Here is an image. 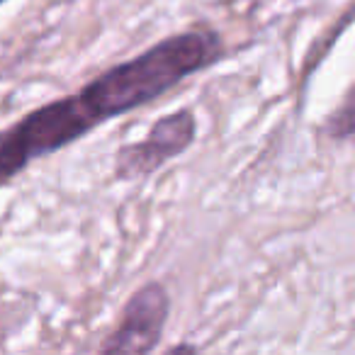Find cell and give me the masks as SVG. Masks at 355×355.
Returning a JSON list of instances; mask_svg holds the SVG:
<instances>
[{"mask_svg": "<svg viewBox=\"0 0 355 355\" xmlns=\"http://www.w3.org/2000/svg\"><path fill=\"white\" fill-rule=\"evenodd\" d=\"M198 139V117L183 107L158 117L139 141L124 144L114 153V178L132 183L161 171L173 158L183 156Z\"/></svg>", "mask_w": 355, "mask_h": 355, "instance_id": "obj_3", "label": "cell"}, {"mask_svg": "<svg viewBox=\"0 0 355 355\" xmlns=\"http://www.w3.org/2000/svg\"><path fill=\"white\" fill-rule=\"evenodd\" d=\"M324 134L331 139H338V141L355 139V80L345 90L343 98H340L338 107L324 122Z\"/></svg>", "mask_w": 355, "mask_h": 355, "instance_id": "obj_5", "label": "cell"}, {"mask_svg": "<svg viewBox=\"0 0 355 355\" xmlns=\"http://www.w3.org/2000/svg\"><path fill=\"white\" fill-rule=\"evenodd\" d=\"M95 127L100 122L80 90L22 114L10 127L0 129V188L10 185L35 161L88 137Z\"/></svg>", "mask_w": 355, "mask_h": 355, "instance_id": "obj_2", "label": "cell"}, {"mask_svg": "<svg viewBox=\"0 0 355 355\" xmlns=\"http://www.w3.org/2000/svg\"><path fill=\"white\" fill-rule=\"evenodd\" d=\"M3 3H6V0H0V6H3Z\"/></svg>", "mask_w": 355, "mask_h": 355, "instance_id": "obj_6", "label": "cell"}, {"mask_svg": "<svg viewBox=\"0 0 355 355\" xmlns=\"http://www.w3.org/2000/svg\"><path fill=\"white\" fill-rule=\"evenodd\" d=\"M224 56L222 35L212 27H190L156 42L141 54L110 66L83 90V100L100 124L122 117L171 93L185 78L209 69Z\"/></svg>", "mask_w": 355, "mask_h": 355, "instance_id": "obj_1", "label": "cell"}, {"mask_svg": "<svg viewBox=\"0 0 355 355\" xmlns=\"http://www.w3.org/2000/svg\"><path fill=\"white\" fill-rule=\"evenodd\" d=\"M171 316V295L161 282H146L127 300L119 324L107 336L103 353H151L158 348Z\"/></svg>", "mask_w": 355, "mask_h": 355, "instance_id": "obj_4", "label": "cell"}]
</instances>
